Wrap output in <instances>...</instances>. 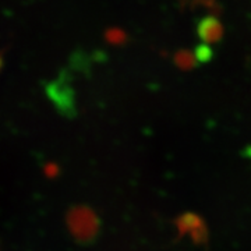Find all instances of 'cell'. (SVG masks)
Masks as SVG:
<instances>
[{"mask_svg":"<svg viewBox=\"0 0 251 251\" xmlns=\"http://www.w3.org/2000/svg\"><path fill=\"white\" fill-rule=\"evenodd\" d=\"M67 225L73 236L80 242H88L94 239L98 229V222L94 212L84 206L70 211L67 216Z\"/></svg>","mask_w":251,"mask_h":251,"instance_id":"6da1fadb","label":"cell"},{"mask_svg":"<svg viewBox=\"0 0 251 251\" xmlns=\"http://www.w3.org/2000/svg\"><path fill=\"white\" fill-rule=\"evenodd\" d=\"M197 31L198 36L202 39V42L205 45L215 44L224 35V27H222L221 21L216 17H212V16L202 18L198 24Z\"/></svg>","mask_w":251,"mask_h":251,"instance_id":"7a4b0ae2","label":"cell"},{"mask_svg":"<svg viewBox=\"0 0 251 251\" xmlns=\"http://www.w3.org/2000/svg\"><path fill=\"white\" fill-rule=\"evenodd\" d=\"M196 54L194 53H188V52H181V53L177 54L176 57V62L179 64L180 67H190L193 66L194 62H196Z\"/></svg>","mask_w":251,"mask_h":251,"instance_id":"3957f363","label":"cell"},{"mask_svg":"<svg viewBox=\"0 0 251 251\" xmlns=\"http://www.w3.org/2000/svg\"><path fill=\"white\" fill-rule=\"evenodd\" d=\"M194 54H196V59H198L200 62H206V60H209V59H211L212 52H211V49H209V45L202 44V45L198 46L197 49H196Z\"/></svg>","mask_w":251,"mask_h":251,"instance_id":"277c9868","label":"cell"},{"mask_svg":"<svg viewBox=\"0 0 251 251\" xmlns=\"http://www.w3.org/2000/svg\"><path fill=\"white\" fill-rule=\"evenodd\" d=\"M183 3H193V4H198V3H206L208 0H181Z\"/></svg>","mask_w":251,"mask_h":251,"instance_id":"5b68a950","label":"cell"}]
</instances>
